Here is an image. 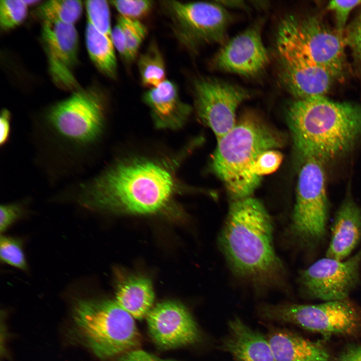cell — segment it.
Here are the masks:
<instances>
[{
  "instance_id": "obj_16",
  "label": "cell",
  "mask_w": 361,
  "mask_h": 361,
  "mask_svg": "<svg viewBox=\"0 0 361 361\" xmlns=\"http://www.w3.org/2000/svg\"><path fill=\"white\" fill-rule=\"evenodd\" d=\"M149 331L162 347H178L196 342L199 338L196 323L182 304L164 301L153 307L146 316Z\"/></svg>"
},
{
  "instance_id": "obj_20",
  "label": "cell",
  "mask_w": 361,
  "mask_h": 361,
  "mask_svg": "<svg viewBox=\"0 0 361 361\" xmlns=\"http://www.w3.org/2000/svg\"><path fill=\"white\" fill-rule=\"evenodd\" d=\"M267 339L275 361H332L331 353L323 343L287 330H274Z\"/></svg>"
},
{
  "instance_id": "obj_4",
  "label": "cell",
  "mask_w": 361,
  "mask_h": 361,
  "mask_svg": "<svg viewBox=\"0 0 361 361\" xmlns=\"http://www.w3.org/2000/svg\"><path fill=\"white\" fill-rule=\"evenodd\" d=\"M286 117L295 148L303 159L324 163L348 152L361 137V104L325 96L291 102Z\"/></svg>"
},
{
  "instance_id": "obj_23",
  "label": "cell",
  "mask_w": 361,
  "mask_h": 361,
  "mask_svg": "<svg viewBox=\"0 0 361 361\" xmlns=\"http://www.w3.org/2000/svg\"><path fill=\"white\" fill-rule=\"evenodd\" d=\"M83 9L81 1L51 0L40 4L36 16L42 23L74 25L80 18Z\"/></svg>"
},
{
  "instance_id": "obj_34",
  "label": "cell",
  "mask_w": 361,
  "mask_h": 361,
  "mask_svg": "<svg viewBox=\"0 0 361 361\" xmlns=\"http://www.w3.org/2000/svg\"><path fill=\"white\" fill-rule=\"evenodd\" d=\"M12 132V115L7 108H3L0 114V147L5 148L9 143Z\"/></svg>"
},
{
  "instance_id": "obj_24",
  "label": "cell",
  "mask_w": 361,
  "mask_h": 361,
  "mask_svg": "<svg viewBox=\"0 0 361 361\" xmlns=\"http://www.w3.org/2000/svg\"><path fill=\"white\" fill-rule=\"evenodd\" d=\"M138 67L142 85L149 89L165 80L164 60L155 42H152L139 57Z\"/></svg>"
},
{
  "instance_id": "obj_30",
  "label": "cell",
  "mask_w": 361,
  "mask_h": 361,
  "mask_svg": "<svg viewBox=\"0 0 361 361\" xmlns=\"http://www.w3.org/2000/svg\"><path fill=\"white\" fill-rule=\"evenodd\" d=\"M344 37L357 69L361 74V13L347 27Z\"/></svg>"
},
{
  "instance_id": "obj_31",
  "label": "cell",
  "mask_w": 361,
  "mask_h": 361,
  "mask_svg": "<svg viewBox=\"0 0 361 361\" xmlns=\"http://www.w3.org/2000/svg\"><path fill=\"white\" fill-rule=\"evenodd\" d=\"M283 159L282 153L277 149H270L261 153L254 166V172L261 178L264 175L275 171Z\"/></svg>"
},
{
  "instance_id": "obj_29",
  "label": "cell",
  "mask_w": 361,
  "mask_h": 361,
  "mask_svg": "<svg viewBox=\"0 0 361 361\" xmlns=\"http://www.w3.org/2000/svg\"><path fill=\"white\" fill-rule=\"evenodd\" d=\"M120 16L138 20L147 15L154 5L152 1L119 0L110 1Z\"/></svg>"
},
{
  "instance_id": "obj_26",
  "label": "cell",
  "mask_w": 361,
  "mask_h": 361,
  "mask_svg": "<svg viewBox=\"0 0 361 361\" xmlns=\"http://www.w3.org/2000/svg\"><path fill=\"white\" fill-rule=\"evenodd\" d=\"M88 22L95 29L111 37L112 29L109 6L105 0H88L85 2Z\"/></svg>"
},
{
  "instance_id": "obj_13",
  "label": "cell",
  "mask_w": 361,
  "mask_h": 361,
  "mask_svg": "<svg viewBox=\"0 0 361 361\" xmlns=\"http://www.w3.org/2000/svg\"><path fill=\"white\" fill-rule=\"evenodd\" d=\"M41 40L53 82L64 89H78L74 70L78 62L79 37L74 25L42 23Z\"/></svg>"
},
{
  "instance_id": "obj_27",
  "label": "cell",
  "mask_w": 361,
  "mask_h": 361,
  "mask_svg": "<svg viewBox=\"0 0 361 361\" xmlns=\"http://www.w3.org/2000/svg\"><path fill=\"white\" fill-rule=\"evenodd\" d=\"M28 5L22 0L0 1V27L3 31L16 28L25 20Z\"/></svg>"
},
{
  "instance_id": "obj_1",
  "label": "cell",
  "mask_w": 361,
  "mask_h": 361,
  "mask_svg": "<svg viewBox=\"0 0 361 361\" xmlns=\"http://www.w3.org/2000/svg\"><path fill=\"white\" fill-rule=\"evenodd\" d=\"M107 118L105 96L88 88L77 89L32 120L33 161L49 186L82 177L92 168Z\"/></svg>"
},
{
  "instance_id": "obj_5",
  "label": "cell",
  "mask_w": 361,
  "mask_h": 361,
  "mask_svg": "<svg viewBox=\"0 0 361 361\" xmlns=\"http://www.w3.org/2000/svg\"><path fill=\"white\" fill-rule=\"evenodd\" d=\"M280 133L253 112H247L220 140L211 166L225 185L233 201L251 197L261 178L254 172L259 155L283 145Z\"/></svg>"
},
{
  "instance_id": "obj_36",
  "label": "cell",
  "mask_w": 361,
  "mask_h": 361,
  "mask_svg": "<svg viewBox=\"0 0 361 361\" xmlns=\"http://www.w3.org/2000/svg\"><path fill=\"white\" fill-rule=\"evenodd\" d=\"M116 361H172L162 359L142 350H132L124 353Z\"/></svg>"
},
{
  "instance_id": "obj_28",
  "label": "cell",
  "mask_w": 361,
  "mask_h": 361,
  "mask_svg": "<svg viewBox=\"0 0 361 361\" xmlns=\"http://www.w3.org/2000/svg\"><path fill=\"white\" fill-rule=\"evenodd\" d=\"M0 256L5 263L23 270L27 269L23 242L20 239L1 236Z\"/></svg>"
},
{
  "instance_id": "obj_15",
  "label": "cell",
  "mask_w": 361,
  "mask_h": 361,
  "mask_svg": "<svg viewBox=\"0 0 361 361\" xmlns=\"http://www.w3.org/2000/svg\"><path fill=\"white\" fill-rule=\"evenodd\" d=\"M277 54L279 80L296 99L325 96L336 80L327 70L300 55L286 51Z\"/></svg>"
},
{
  "instance_id": "obj_17",
  "label": "cell",
  "mask_w": 361,
  "mask_h": 361,
  "mask_svg": "<svg viewBox=\"0 0 361 361\" xmlns=\"http://www.w3.org/2000/svg\"><path fill=\"white\" fill-rule=\"evenodd\" d=\"M330 230L325 257L344 260L361 241V208L350 195L337 209Z\"/></svg>"
},
{
  "instance_id": "obj_11",
  "label": "cell",
  "mask_w": 361,
  "mask_h": 361,
  "mask_svg": "<svg viewBox=\"0 0 361 361\" xmlns=\"http://www.w3.org/2000/svg\"><path fill=\"white\" fill-rule=\"evenodd\" d=\"M361 248L346 260L325 257L299 273L297 282L307 297L325 301L348 298L360 284Z\"/></svg>"
},
{
  "instance_id": "obj_33",
  "label": "cell",
  "mask_w": 361,
  "mask_h": 361,
  "mask_svg": "<svg viewBox=\"0 0 361 361\" xmlns=\"http://www.w3.org/2000/svg\"><path fill=\"white\" fill-rule=\"evenodd\" d=\"M25 202H16L2 204L0 208V230L2 233L24 214Z\"/></svg>"
},
{
  "instance_id": "obj_37",
  "label": "cell",
  "mask_w": 361,
  "mask_h": 361,
  "mask_svg": "<svg viewBox=\"0 0 361 361\" xmlns=\"http://www.w3.org/2000/svg\"><path fill=\"white\" fill-rule=\"evenodd\" d=\"M336 361H361V345H351L346 347Z\"/></svg>"
},
{
  "instance_id": "obj_6",
  "label": "cell",
  "mask_w": 361,
  "mask_h": 361,
  "mask_svg": "<svg viewBox=\"0 0 361 361\" xmlns=\"http://www.w3.org/2000/svg\"><path fill=\"white\" fill-rule=\"evenodd\" d=\"M346 46L342 34L316 16H288L277 30V51L300 55L327 70L336 80L344 76Z\"/></svg>"
},
{
  "instance_id": "obj_14",
  "label": "cell",
  "mask_w": 361,
  "mask_h": 361,
  "mask_svg": "<svg viewBox=\"0 0 361 361\" xmlns=\"http://www.w3.org/2000/svg\"><path fill=\"white\" fill-rule=\"evenodd\" d=\"M260 26L255 25L227 42L212 61L215 68L246 77L261 72L269 63Z\"/></svg>"
},
{
  "instance_id": "obj_2",
  "label": "cell",
  "mask_w": 361,
  "mask_h": 361,
  "mask_svg": "<svg viewBox=\"0 0 361 361\" xmlns=\"http://www.w3.org/2000/svg\"><path fill=\"white\" fill-rule=\"evenodd\" d=\"M172 164L143 157L115 160L68 183L59 197L96 212L156 213L169 206L181 189Z\"/></svg>"
},
{
  "instance_id": "obj_10",
  "label": "cell",
  "mask_w": 361,
  "mask_h": 361,
  "mask_svg": "<svg viewBox=\"0 0 361 361\" xmlns=\"http://www.w3.org/2000/svg\"><path fill=\"white\" fill-rule=\"evenodd\" d=\"M261 311L266 318L324 335L351 336L361 333V309L348 298L317 304L265 305Z\"/></svg>"
},
{
  "instance_id": "obj_19",
  "label": "cell",
  "mask_w": 361,
  "mask_h": 361,
  "mask_svg": "<svg viewBox=\"0 0 361 361\" xmlns=\"http://www.w3.org/2000/svg\"><path fill=\"white\" fill-rule=\"evenodd\" d=\"M229 334L222 347L236 361H275L268 339L240 319L229 322Z\"/></svg>"
},
{
  "instance_id": "obj_7",
  "label": "cell",
  "mask_w": 361,
  "mask_h": 361,
  "mask_svg": "<svg viewBox=\"0 0 361 361\" xmlns=\"http://www.w3.org/2000/svg\"><path fill=\"white\" fill-rule=\"evenodd\" d=\"M74 319L89 347L99 357L125 353L139 343L134 318L115 301L81 300L75 307Z\"/></svg>"
},
{
  "instance_id": "obj_25",
  "label": "cell",
  "mask_w": 361,
  "mask_h": 361,
  "mask_svg": "<svg viewBox=\"0 0 361 361\" xmlns=\"http://www.w3.org/2000/svg\"><path fill=\"white\" fill-rule=\"evenodd\" d=\"M117 23L123 32L129 62H130L136 58L140 47L146 37L147 28L138 20L131 19L120 16L117 19Z\"/></svg>"
},
{
  "instance_id": "obj_3",
  "label": "cell",
  "mask_w": 361,
  "mask_h": 361,
  "mask_svg": "<svg viewBox=\"0 0 361 361\" xmlns=\"http://www.w3.org/2000/svg\"><path fill=\"white\" fill-rule=\"evenodd\" d=\"M273 234L272 220L261 201L252 196L232 201L219 245L233 273L256 289H288Z\"/></svg>"
},
{
  "instance_id": "obj_35",
  "label": "cell",
  "mask_w": 361,
  "mask_h": 361,
  "mask_svg": "<svg viewBox=\"0 0 361 361\" xmlns=\"http://www.w3.org/2000/svg\"><path fill=\"white\" fill-rule=\"evenodd\" d=\"M111 38L114 48L126 62H129L126 41L122 30L117 23L112 29Z\"/></svg>"
},
{
  "instance_id": "obj_22",
  "label": "cell",
  "mask_w": 361,
  "mask_h": 361,
  "mask_svg": "<svg viewBox=\"0 0 361 361\" xmlns=\"http://www.w3.org/2000/svg\"><path fill=\"white\" fill-rule=\"evenodd\" d=\"M85 33L87 52L93 63L105 76L115 79L117 64L111 37L99 32L88 23Z\"/></svg>"
},
{
  "instance_id": "obj_32",
  "label": "cell",
  "mask_w": 361,
  "mask_h": 361,
  "mask_svg": "<svg viewBox=\"0 0 361 361\" xmlns=\"http://www.w3.org/2000/svg\"><path fill=\"white\" fill-rule=\"evenodd\" d=\"M360 4V0L331 1L328 3L327 8L334 14L336 30L338 32L343 33L350 13L353 9Z\"/></svg>"
},
{
  "instance_id": "obj_9",
  "label": "cell",
  "mask_w": 361,
  "mask_h": 361,
  "mask_svg": "<svg viewBox=\"0 0 361 361\" xmlns=\"http://www.w3.org/2000/svg\"><path fill=\"white\" fill-rule=\"evenodd\" d=\"M160 5L176 39L193 54L204 44L223 42L232 20L220 3L163 1Z\"/></svg>"
},
{
  "instance_id": "obj_8",
  "label": "cell",
  "mask_w": 361,
  "mask_h": 361,
  "mask_svg": "<svg viewBox=\"0 0 361 361\" xmlns=\"http://www.w3.org/2000/svg\"><path fill=\"white\" fill-rule=\"evenodd\" d=\"M324 163L304 159L300 169L296 200L288 233L301 249L313 250L325 241L329 214Z\"/></svg>"
},
{
  "instance_id": "obj_18",
  "label": "cell",
  "mask_w": 361,
  "mask_h": 361,
  "mask_svg": "<svg viewBox=\"0 0 361 361\" xmlns=\"http://www.w3.org/2000/svg\"><path fill=\"white\" fill-rule=\"evenodd\" d=\"M143 100L150 110L155 126L159 129L180 128L192 110L190 105L181 100L176 85L167 80L146 91Z\"/></svg>"
},
{
  "instance_id": "obj_12",
  "label": "cell",
  "mask_w": 361,
  "mask_h": 361,
  "mask_svg": "<svg viewBox=\"0 0 361 361\" xmlns=\"http://www.w3.org/2000/svg\"><path fill=\"white\" fill-rule=\"evenodd\" d=\"M193 94L198 116L212 130L217 141L234 127L237 108L251 96L246 88L208 77L195 80Z\"/></svg>"
},
{
  "instance_id": "obj_21",
  "label": "cell",
  "mask_w": 361,
  "mask_h": 361,
  "mask_svg": "<svg viewBox=\"0 0 361 361\" xmlns=\"http://www.w3.org/2000/svg\"><path fill=\"white\" fill-rule=\"evenodd\" d=\"M154 299L152 283L147 278L130 277L118 285L115 301L134 318L146 316Z\"/></svg>"
}]
</instances>
